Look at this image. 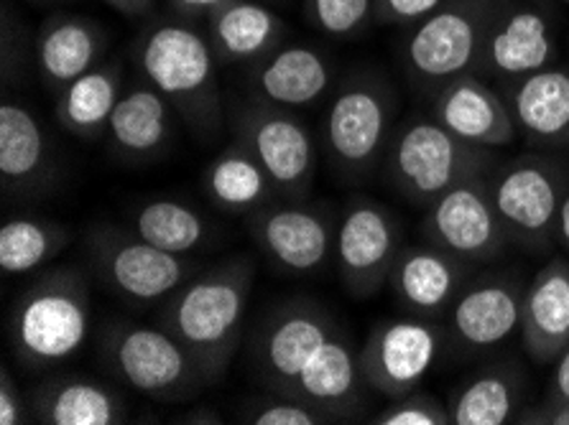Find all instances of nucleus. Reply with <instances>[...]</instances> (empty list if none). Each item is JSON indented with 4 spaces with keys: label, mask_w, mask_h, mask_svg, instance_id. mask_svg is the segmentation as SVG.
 Here are the masks:
<instances>
[{
    "label": "nucleus",
    "mask_w": 569,
    "mask_h": 425,
    "mask_svg": "<svg viewBox=\"0 0 569 425\" xmlns=\"http://www.w3.org/2000/svg\"><path fill=\"white\" fill-rule=\"evenodd\" d=\"M102 360L120 383L157 403L192 401L210 387L200 364L174 334L133 321H108L100 334Z\"/></svg>",
    "instance_id": "423d86ee"
},
{
    "label": "nucleus",
    "mask_w": 569,
    "mask_h": 425,
    "mask_svg": "<svg viewBox=\"0 0 569 425\" xmlns=\"http://www.w3.org/2000/svg\"><path fill=\"white\" fill-rule=\"evenodd\" d=\"M403 247V230L396 212L370 196H352L338 216L335 267L352 298L368 301L388 285Z\"/></svg>",
    "instance_id": "f8f14e48"
},
{
    "label": "nucleus",
    "mask_w": 569,
    "mask_h": 425,
    "mask_svg": "<svg viewBox=\"0 0 569 425\" xmlns=\"http://www.w3.org/2000/svg\"><path fill=\"white\" fill-rule=\"evenodd\" d=\"M421 237L470 265L490 263L511 245L490 194V176L452 189L427 206Z\"/></svg>",
    "instance_id": "2eb2a0df"
},
{
    "label": "nucleus",
    "mask_w": 569,
    "mask_h": 425,
    "mask_svg": "<svg viewBox=\"0 0 569 425\" xmlns=\"http://www.w3.org/2000/svg\"><path fill=\"white\" fill-rule=\"evenodd\" d=\"M92 326L88 277L59 265L31 281L8 314V342L23 367L49 370L82 350Z\"/></svg>",
    "instance_id": "7ed1b4c3"
},
{
    "label": "nucleus",
    "mask_w": 569,
    "mask_h": 425,
    "mask_svg": "<svg viewBox=\"0 0 569 425\" xmlns=\"http://www.w3.org/2000/svg\"><path fill=\"white\" fill-rule=\"evenodd\" d=\"M513 423H539V425H569V403L547 397L545 403L521 407Z\"/></svg>",
    "instance_id": "58836bf2"
},
{
    "label": "nucleus",
    "mask_w": 569,
    "mask_h": 425,
    "mask_svg": "<svg viewBox=\"0 0 569 425\" xmlns=\"http://www.w3.org/2000/svg\"><path fill=\"white\" fill-rule=\"evenodd\" d=\"M232 133L269 173L279 199H307L317 179V141L297 110L248 98L232 110Z\"/></svg>",
    "instance_id": "9b49d317"
},
{
    "label": "nucleus",
    "mask_w": 569,
    "mask_h": 425,
    "mask_svg": "<svg viewBox=\"0 0 569 425\" xmlns=\"http://www.w3.org/2000/svg\"><path fill=\"white\" fill-rule=\"evenodd\" d=\"M338 326L332 311L312 296L273 303L248 334L251 370L269 393L291 395L305 364Z\"/></svg>",
    "instance_id": "9d476101"
},
{
    "label": "nucleus",
    "mask_w": 569,
    "mask_h": 425,
    "mask_svg": "<svg viewBox=\"0 0 569 425\" xmlns=\"http://www.w3.org/2000/svg\"><path fill=\"white\" fill-rule=\"evenodd\" d=\"M498 3L501 0H445L425 21L411 26L401 59L419 92L435 94L476 69Z\"/></svg>",
    "instance_id": "6e6552de"
},
{
    "label": "nucleus",
    "mask_w": 569,
    "mask_h": 425,
    "mask_svg": "<svg viewBox=\"0 0 569 425\" xmlns=\"http://www.w3.org/2000/svg\"><path fill=\"white\" fill-rule=\"evenodd\" d=\"M174 423H202V425H220L222 418L218 411H212V407H192V411H187L182 415H177Z\"/></svg>",
    "instance_id": "37998d69"
},
{
    "label": "nucleus",
    "mask_w": 569,
    "mask_h": 425,
    "mask_svg": "<svg viewBox=\"0 0 569 425\" xmlns=\"http://www.w3.org/2000/svg\"><path fill=\"white\" fill-rule=\"evenodd\" d=\"M569 192V166L559 155L523 153L498 163L490 173V194L508 240L545 255L557 245L559 210Z\"/></svg>",
    "instance_id": "0eeeda50"
},
{
    "label": "nucleus",
    "mask_w": 569,
    "mask_h": 425,
    "mask_svg": "<svg viewBox=\"0 0 569 425\" xmlns=\"http://www.w3.org/2000/svg\"><path fill=\"white\" fill-rule=\"evenodd\" d=\"M559 39L555 11L539 0H501L490 19L472 74L496 87L557 64Z\"/></svg>",
    "instance_id": "4468645a"
},
{
    "label": "nucleus",
    "mask_w": 569,
    "mask_h": 425,
    "mask_svg": "<svg viewBox=\"0 0 569 425\" xmlns=\"http://www.w3.org/2000/svg\"><path fill=\"white\" fill-rule=\"evenodd\" d=\"M445 0H373L376 26H413L435 13Z\"/></svg>",
    "instance_id": "e433bc0d"
},
{
    "label": "nucleus",
    "mask_w": 569,
    "mask_h": 425,
    "mask_svg": "<svg viewBox=\"0 0 569 425\" xmlns=\"http://www.w3.org/2000/svg\"><path fill=\"white\" fill-rule=\"evenodd\" d=\"M204 192L218 210L248 216L279 202L269 173L243 141H232L204 171Z\"/></svg>",
    "instance_id": "7c9ffc66"
},
{
    "label": "nucleus",
    "mask_w": 569,
    "mask_h": 425,
    "mask_svg": "<svg viewBox=\"0 0 569 425\" xmlns=\"http://www.w3.org/2000/svg\"><path fill=\"white\" fill-rule=\"evenodd\" d=\"M399 94L376 69H358L332 92L322 120V149L335 176L345 184L370 179L391 143Z\"/></svg>",
    "instance_id": "39448f33"
},
{
    "label": "nucleus",
    "mask_w": 569,
    "mask_h": 425,
    "mask_svg": "<svg viewBox=\"0 0 569 425\" xmlns=\"http://www.w3.org/2000/svg\"><path fill=\"white\" fill-rule=\"evenodd\" d=\"M383 163L393 192L427 210L452 189L490 176L498 155L493 149L462 141L435 118H411L396 125Z\"/></svg>",
    "instance_id": "20e7f679"
},
{
    "label": "nucleus",
    "mask_w": 569,
    "mask_h": 425,
    "mask_svg": "<svg viewBox=\"0 0 569 425\" xmlns=\"http://www.w3.org/2000/svg\"><path fill=\"white\" fill-rule=\"evenodd\" d=\"M559 3H569V0H559Z\"/></svg>",
    "instance_id": "49530a36"
},
{
    "label": "nucleus",
    "mask_w": 569,
    "mask_h": 425,
    "mask_svg": "<svg viewBox=\"0 0 569 425\" xmlns=\"http://www.w3.org/2000/svg\"><path fill=\"white\" fill-rule=\"evenodd\" d=\"M312 29L332 39H358L373 26V0H305Z\"/></svg>",
    "instance_id": "72a5a7b5"
},
{
    "label": "nucleus",
    "mask_w": 569,
    "mask_h": 425,
    "mask_svg": "<svg viewBox=\"0 0 569 425\" xmlns=\"http://www.w3.org/2000/svg\"><path fill=\"white\" fill-rule=\"evenodd\" d=\"M222 3H228V0H167L171 13L197 26L207 23V19H210Z\"/></svg>",
    "instance_id": "ea45409f"
},
{
    "label": "nucleus",
    "mask_w": 569,
    "mask_h": 425,
    "mask_svg": "<svg viewBox=\"0 0 569 425\" xmlns=\"http://www.w3.org/2000/svg\"><path fill=\"white\" fill-rule=\"evenodd\" d=\"M248 232L273 271L297 277L315 275L335 255L338 214L330 204L279 199L248 214Z\"/></svg>",
    "instance_id": "ddd939ff"
},
{
    "label": "nucleus",
    "mask_w": 569,
    "mask_h": 425,
    "mask_svg": "<svg viewBox=\"0 0 569 425\" xmlns=\"http://www.w3.org/2000/svg\"><path fill=\"white\" fill-rule=\"evenodd\" d=\"M88 257L102 285L133 306L167 301L202 267L194 257L167 253L131 227L116 224L90 230Z\"/></svg>",
    "instance_id": "1a4fd4ad"
},
{
    "label": "nucleus",
    "mask_w": 569,
    "mask_h": 425,
    "mask_svg": "<svg viewBox=\"0 0 569 425\" xmlns=\"http://www.w3.org/2000/svg\"><path fill=\"white\" fill-rule=\"evenodd\" d=\"M33 64L49 92L59 94L90 69L106 62L108 31L90 16L54 13L33 37Z\"/></svg>",
    "instance_id": "412c9836"
},
{
    "label": "nucleus",
    "mask_w": 569,
    "mask_h": 425,
    "mask_svg": "<svg viewBox=\"0 0 569 425\" xmlns=\"http://www.w3.org/2000/svg\"><path fill=\"white\" fill-rule=\"evenodd\" d=\"M557 245L565 250L569 257V192L562 202V210H559V222H557Z\"/></svg>",
    "instance_id": "c03bdc74"
},
{
    "label": "nucleus",
    "mask_w": 569,
    "mask_h": 425,
    "mask_svg": "<svg viewBox=\"0 0 569 425\" xmlns=\"http://www.w3.org/2000/svg\"><path fill=\"white\" fill-rule=\"evenodd\" d=\"M29 415L44 425H120L128 407L113 387L88 375H54L26 393Z\"/></svg>",
    "instance_id": "a878e982"
},
{
    "label": "nucleus",
    "mask_w": 569,
    "mask_h": 425,
    "mask_svg": "<svg viewBox=\"0 0 569 425\" xmlns=\"http://www.w3.org/2000/svg\"><path fill=\"white\" fill-rule=\"evenodd\" d=\"M366 387L370 385L360 367V352L338 326L305 364L291 397L332 415L335 423H348L363 415Z\"/></svg>",
    "instance_id": "6ab92c4d"
},
{
    "label": "nucleus",
    "mask_w": 569,
    "mask_h": 425,
    "mask_svg": "<svg viewBox=\"0 0 569 425\" xmlns=\"http://www.w3.org/2000/svg\"><path fill=\"white\" fill-rule=\"evenodd\" d=\"M29 3H59V0H29Z\"/></svg>",
    "instance_id": "a18cd8bd"
},
{
    "label": "nucleus",
    "mask_w": 569,
    "mask_h": 425,
    "mask_svg": "<svg viewBox=\"0 0 569 425\" xmlns=\"http://www.w3.org/2000/svg\"><path fill=\"white\" fill-rule=\"evenodd\" d=\"M29 418V401L3 364L0 370V425H23Z\"/></svg>",
    "instance_id": "4c0bfd02"
},
{
    "label": "nucleus",
    "mask_w": 569,
    "mask_h": 425,
    "mask_svg": "<svg viewBox=\"0 0 569 425\" xmlns=\"http://www.w3.org/2000/svg\"><path fill=\"white\" fill-rule=\"evenodd\" d=\"M521 344L537 364L557 362L569 346V257L557 255L526 283Z\"/></svg>",
    "instance_id": "393cba45"
},
{
    "label": "nucleus",
    "mask_w": 569,
    "mask_h": 425,
    "mask_svg": "<svg viewBox=\"0 0 569 425\" xmlns=\"http://www.w3.org/2000/svg\"><path fill=\"white\" fill-rule=\"evenodd\" d=\"M256 271L251 255H232L200 267L163 301L159 324L187 346L210 385L226 377L243 340Z\"/></svg>",
    "instance_id": "f257e3e1"
},
{
    "label": "nucleus",
    "mask_w": 569,
    "mask_h": 425,
    "mask_svg": "<svg viewBox=\"0 0 569 425\" xmlns=\"http://www.w3.org/2000/svg\"><path fill=\"white\" fill-rule=\"evenodd\" d=\"M54 98V115L67 133L84 143L100 141L108 133L118 100L123 98V64L118 59H106Z\"/></svg>",
    "instance_id": "c756f323"
},
{
    "label": "nucleus",
    "mask_w": 569,
    "mask_h": 425,
    "mask_svg": "<svg viewBox=\"0 0 569 425\" xmlns=\"http://www.w3.org/2000/svg\"><path fill=\"white\" fill-rule=\"evenodd\" d=\"M498 92L526 141L537 149L569 151V64H549Z\"/></svg>",
    "instance_id": "b1692460"
},
{
    "label": "nucleus",
    "mask_w": 569,
    "mask_h": 425,
    "mask_svg": "<svg viewBox=\"0 0 569 425\" xmlns=\"http://www.w3.org/2000/svg\"><path fill=\"white\" fill-rule=\"evenodd\" d=\"M54 173V153L37 115L16 100L0 108V176L3 192L39 194Z\"/></svg>",
    "instance_id": "bb28decb"
},
{
    "label": "nucleus",
    "mask_w": 569,
    "mask_h": 425,
    "mask_svg": "<svg viewBox=\"0 0 569 425\" xmlns=\"http://www.w3.org/2000/svg\"><path fill=\"white\" fill-rule=\"evenodd\" d=\"M332 59L309 43H281L248 69L251 98L301 110L319 102L332 84Z\"/></svg>",
    "instance_id": "4be33fe9"
},
{
    "label": "nucleus",
    "mask_w": 569,
    "mask_h": 425,
    "mask_svg": "<svg viewBox=\"0 0 569 425\" xmlns=\"http://www.w3.org/2000/svg\"><path fill=\"white\" fill-rule=\"evenodd\" d=\"M106 3L126 19H149L157 0H106Z\"/></svg>",
    "instance_id": "79ce46f5"
},
{
    "label": "nucleus",
    "mask_w": 569,
    "mask_h": 425,
    "mask_svg": "<svg viewBox=\"0 0 569 425\" xmlns=\"http://www.w3.org/2000/svg\"><path fill=\"white\" fill-rule=\"evenodd\" d=\"M128 227L167 253L189 255L210 242L212 227L204 216L179 199H149L133 206Z\"/></svg>",
    "instance_id": "2f4dec72"
},
{
    "label": "nucleus",
    "mask_w": 569,
    "mask_h": 425,
    "mask_svg": "<svg viewBox=\"0 0 569 425\" xmlns=\"http://www.w3.org/2000/svg\"><path fill=\"white\" fill-rule=\"evenodd\" d=\"M141 80L174 105L184 125L212 138L222 125L218 57L200 26L179 16H149L131 47Z\"/></svg>",
    "instance_id": "f03ea898"
},
{
    "label": "nucleus",
    "mask_w": 569,
    "mask_h": 425,
    "mask_svg": "<svg viewBox=\"0 0 569 425\" xmlns=\"http://www.w3.org/2000/svg\"><path fill=\"white\" fill-rule=\"evenodd\" d=\"M220 64H253L287 41V23L258 0H228L204 23Z\"/></svg>",
    "instance_id": "cd10ccee"
},
{
    "label": "nucleus",
    "mask_w": 569,
    "mask_h": 425,
    "mask_svg": "<svg viewBox=\"0 0 569 425\" xmlns=\"http://www.w3.org/2000/svg\"><path fill=\"white\" fill-rule=\"evenodd\" d=\"M240 423L251 425H330L335 423L332 415H327L319 407L309 405L299 397L291 395H276L258 397V401L248 403L243 413H238Z\"/></svg>",
    "instance_id": "f704fd0d"
},
{
    "label": "nucleus",
    "mask_w": 569,
    "mask_h": 425,
    "mask_svg": "<svg viewBox=\"0 0 569 425\" xmlns=\"http://www.w3.org/2000/svg\"><path fill=\"white\" fill-rule=\"evenodd\" d=\"M432 118L462 141L482 149H506L519 138L503 94L472 72L439 87L432 100Z\"/></svg>",
    "instance_id": "a211bd4d"
},
{
    "label": "nucleus",
    "mask_w": 569,
    "mask_h": 425,
    "mask_svg": "<svg viewBox=\"0 0 569 425\" xmlns=\"http://www.w3.org/2000/svg\"><path fill=\"white\" fill-rule=\"evenodd\" d=\"M549 397L569 403V346L555 362V377H551Z\"/></svg>",
    "instance_id": "a19ab883"
},
{
    "label": "nucleus",
    "mask_w": 569,
    "mask_h": 425,
    "mask_svg": "<svg viewBox=\"0 0 569 425\" xmlns=\"http://www.w3.org/2000/svg\"><path fill=\"white\" fill-rule=\"evenodd\" d=\"M470 271L472 265L465 260L421 242L401 247L388 285L411 316L439 318L450 314L455 298L470 281Z\"/></svg>",
    "instance_id": "aec40b11"
},
{
    "label": "nucleus",
    "mask_w": 569,
    "mask_h": 425,
    "mask_svg": "<svg viewBox=\"0 0 569 425\" xmlns=\"http://www.w3.org/2000/svg\"><path fill=\"white\" fill-rule=\"evenodd\" d=\"M442 328L435 318L393 316L370 328L360 350V367L376 393L401 397L417 389L442 350Z\"/></svg>",
    "instance_id": "dca6fc26"
},
{
    "label": "nucleus",
    "mask_w": 569,
    "mask_h": 425,
    "mask_svg": "<svg viewBox=\"0 0 569 425\" xmlns=\"http://www.w3.org/2000/svg\"><path fill=\"white\" fill-rule=\"evenodd\" d=\"M526 283L516 273H490L468 281L450 308L455 350L480 354L501 346L521 328Z\"/></svg>",
    "instance_id": "f3484780"
},
{
    "label": "nucleus",
    "mask_w": 569,
    "mask_h": 425,
    "mask_svg": "<svg viewBox=\"0 0 569 425\" xmlns=\"http://www.w3.org/2000/svg\"><path fill=\"white\" fill-rule=\"evenodd\" d=\"M526 367L516 360L486 364L462 380L450 395L452 425L513 423L526 397Z\"/></svg>",
    "instance_id": "c85d7f7f"
},
{
    "label": "nucleus",
    "mask_w": 569,
    "mask_h": 425,
    "mask_svg": "<svg viewBox=\"0 0 569 425\" xmlns=\"http://www.w3.org/2000/svg\"><path fill=\"white\" fill-rule=\"evenodd\" d=\"M177 138V110L146 80L123 90L110 115L106 143L116 159L149 163L161 159Z\"/></svg>",
    "instance_id": "5701e85b"
},
{
    "label": "nucleus",
    "mask_w": 569,
    "mask_h": 425,
    "mask_svg": "<svg viewBox=\"0 0 569 425\" xmlns=\"http://www.w3.org/2000/svg\"><path fill=\"white\" fill-rule=\"evenodd\" d=\"M376 425H452L450 405L439 401L437 395L425 389H411V393L393 397V403L376 415Z\"/></svg>",
    "instance_id": "c9c22d12"
},
{
    "label": "nucleus",
    "mask_w": 569,
    "mask_h": 425,
    "mask_svg": "<svg viewBox=\"0 0 569 425\" xmlns=\"http://www.w3.org/2000/svg\"><path fill=\"white\" fill-rule=\"evenodd\" d=\"M72 242L62 222L44 216H11L0 230V267L6 275H23L39 271Z\"/></svg>",
    "instance_id": "473e14b6"
}]
</instances>
